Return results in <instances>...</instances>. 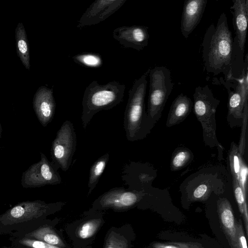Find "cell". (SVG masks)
<instances>
[{
  "mask_svg": "<svg viewBox=\"0 0 248 248\" xmlns=\"http://www.w3.org/2000/svg\"><path fill=\"white\" fill-rule=\"evenodd\" d=\"M202 46V58L207 72L213 76L222 73L225 80L232 75L236 49L224 12L220 15L216 26L212 23L207 28Z\"/></svg>",
  "mask_w": 248,
  "mask_h": 248,
  "instance_id": "1",
  "label": "cell"
},
{
  "mask_svg": "<svg viewBox=\"0 0 248 248\" xmlns=\"http://www.w3.org/2000/svg\"><path fill=\"white\" fill-rule=\"evenodd\" d=\"M37 200L20 202L0 215V234L25 232L46 221L47 216L63 204Z\"/></svg>",
  "mask_w": 248,
  "mask_h": 248,
  "instance_id": "2",
  "label": "cell"
},
{
  "mask_svg": "<svg viewBox=\"0 0 248 248\" xmlns=\"http://www.w3.org/2000/svg\"><path fill=\"white\" fill-rule=\"evenodd\" d=\"M149 68L135 80L128 92V99L124 113V126L127 140L135 141L143 139L150 133L147 120L145 98Z\"/></svg>",
  "mask_w": 248,
  "mask_h": 248,
  "instance_id": "3",
  "label": "cell"
},
{
  "mask_svg": "<svg viewBox=\"0 0 248 248\" xmlns=\"http://www.w3.org/2000/svg\"><path fill=\"white\" fill-rule=\"evenodd\" d=\"M125 88L124 84L116 81L101 85L94 80L89 84L82 102L81 121L84 130L96 113L110 109L123 101Z\"/></svg>",
  "mask_w": 248,
  "mask_h": 248,
  "instance_id": "4",
  "label": "cell"
},
{
  "mask_svg": "<svg viewBox=\"0 0 248 248\" xmlns=\"http://www.w3.org/2000/svg\"><path fill=\"white\" fill-rule=\"evenodd\" d=\"M194 112L200 122L203 141L210 148L217 147L222 155L223 147L216 136V112L220 100L215 98L208 85L197 87L193 94Z\"/></svg>",
  "mask_w": 248,
  "mask_h": 248,
  "instance_id": "5",
  "label": "cell"
},
{
  "mask_svg": "<svg viewBox=\"0 0 248 248\" xmlns=\"http://www.w3.org/2000/svg\"><path fill=\"white\" fill-rule=\"evenodd\" d=\"M146 110L147 120L151 131L158 122L174 86L170 71L163 66L151 68Z\"/></svg>",
  "mask_w": 248,
  "mask_h": 248,
  "instance_id": "6",
  "label": "cell"
},
{
  "mask_svg": "<svg viewBox=\"0 0 248 248\" xmlns=\"http://www.w3.org/2000/svg\"><path fill=\"white\" fill-rule=\"evenodd\" d=\"M77 136L73 123L66 120L58 131L52 143V163L58 169L67 171L72 162L76 150Z\"/></svg>",
  "mask_w": 248,
  "mask_h": 248,
  "instance_id": "7",
  "label": "cell"
},
{
  "mask_svg": "<svg viewBox=\"0 0 248 248\" xmlns=\"http://www.w3.org/2000/svg\"><path fill=\"white\" fill-rule=\"evenodd\" d=\"M58 169L41 153L40 160L31 166L23 173L21 184L24 187H38L62 183Z\"/></svg>",
  "mask_w": 248,
  "mask_h": 248,
  "instance_id": "8",
  "label": "cell"
},
{
  "mask_svg": "<svg viewBox=\"0 0 248 248\" xmlns=\"http://www.w3.org/2000/svg\"><path fill=\"white\" fill-rule=\"evenodd\" d=\"M127 0H97L93 1L80 18L77 28L82 29L98 24L119 9Z\"/></svg>",
  "mask_w": 248,
  "mask_h": 248,
  "instance_id": "9",
  "label": "cell"
},
{
  "mask_svg": "<svg viewBox=\"0 0 248 248\" xmlns=\"http://www.w3.org/2000/svg\"><path fill=\"white\" fill-rule=\"evenodd\" d=\"M142 196L140 192L127 190L123 187L113 188L100 196L93 206L100 208L126 209L138 202Z\"/></svg>",
  "mask_w": 248,
  "mask_h": 248,
  "instance_id": "10",
  "label": "cell"
},
{
  "mask_svg": "<svg viewBox=\"0 0 248 248\" xmlns=\"http://www.w3.org/2000/svg\"><path fill=\"white\" fill-rule=\"evenodd\" d=\"M112 36L123 47L138 51L148 45L150 36L148 27L140 25L118 27L113 30Z\"/></svg>",
  "mask_w": 248,
  "mask_h": 248,
  "instance_id": "11",
  "label": "cell"
},
{
  "mask_svg": "<svg viewBox=\"0 0 248 248\" xmlns=\"http://www.w3.org/2000/svg\"><path fill=\"white\" fill-rule=\"evenodd\" d=\"M231 7L235 36L233 39L235 49L243 56L246 41L248 22V0H233Z\"/></svg>",
  "mask_w": 248,
  "mask_h": 248,
  "instance_id": "12",
  "label": "cell"
},
{
  "mask_svg": "<svg viewBox=\"0 0 248 248\" xmlns=\"http://www.w3.org/2000/svg\"><path fill=\"white\" fill-rule=\"evenodd\" d=\"M207 0H185L181 20V31L187 39L200 23L207 4Z\"/></svg>",
  "mask_w": 248,
  "mask_h": 248,
  "instance_id": "13",
  "label": "cell"
},
{
  "mask_svg": "<svg viewBox=\"0 0 248 248\" xmlns=\"http://www.w3.org/2000/svg\"><path fill=\"white\" fill-rule=\"evenodd\" d=\"M33 105L40 123L46 126L53 119L55 111L53 89L40 87L34 95Z\"/></svg>",
  "mask_w": 248,
  "mask_h": 248,
  "instance_id": "14",
  "label": "cell"
},
{
  "mask_svg": "<svg viewBox=\"0 0 248 248\" xmlns=\"http://www.w3.org/2000/svg\"><path fill=\"white\" fill-rule=\"evenodd\" d=\"M220 82L226 89L228 93V113L227 121L231 128L241 127L243 122V110L242 98L239 93L231 87L226 80L220 78Z\"/></svg>",
  "mask_w": 248,
  "mask_h": 248,
  "instance_id": "15",
  "label": "cell"
},
{
  "mask_svg": "<svg viewBox=\"0 0 248 248\" xmlns=\"http://www.w3.org/2000/svg\"><path fill=\"white\" fill-rule=\"evenodd\" d=\"M218 212L220 224L232 248H239L237 239L236 222L230 202L226 199L218 202Z\"/></svg>",
  "mask_w": 248,
  "mask_h": 248,
  "instance_id": "16",
  "label": "cell"
},
{
  "mask_svg": "<svg viewBox=\"0 0 248 248\" xmlns=\"http://www.w3.org/2000/svg\"><path fill=\"white\" fill-rule=\"evenodd\" d=\"M193 105L191 99L181 93L171 104L166 125L170 127L183 122L191 111Z\"/></svg>",
  "mask_w": 248,
  "mask_h": 248,
  "instance_id": "17",
  "label": "cell"
},
{
  "mask_svg": "<svg viewBox=\"0 0 248 248\" xmlns=\"http://www.w3.org/2000/svg\"><path fill=\"white\" fill-rule=\"evenodd\" d=\"M10 235L23 236L40 240L62 248L66 247L61 238L47 220L30 231Z\"/></svg>",
  "mask_w": 248,
  "mask_h": 248,
  "instance_id": "18",
  "label": "cell"
},
{
  "mask_svg": "<svg viewBox=\"0 0 248 248\" xmlns=\"http://www.w3.org/2000/svg\"><path fill=\"white\" fill-rule=\"evenodd\" d=\"M248 53L245 57L244 66L241 74L239 78L234 77L233 75L226 80L230 86L237 90L240 94L242 104L244 107L248 101Z\"/></svg>",
  "mask_w": 248,
  "mask_h": 248,
  "instance_id": "19",
  "label": "cell"
},
{
  "mask_svg": "<svg viewBox=\"0 0 248 248\" xmlns=\"http://www.w3.org/2000/svg\"><path fill=\"white\" fill-rule=\"evenodd\" d=\"M16 39L17 55L24 66L29 70V46L25 28L22 23H19L16 29Z\"/></svg>",
  "mask_w": 248,
  "mask_h": 248,
  "instance_id": "20",
  "label": "cell"
},
{
  "mask_svg": "<svg viewBox=\"0 0 248 248\" xmlns=\"http://www.w3.org/2000/svg\"><path fill=\"white\" fill-rule=\"evenodd\" d=\"M109 153H107L99 157L92 165L90 169L88 186L89 195L95 187L99 180L103 174L109 160Z\"/></svg>",
  "mask_w": 248,
  "mask_h": 248,
  "instance_id": "21",
  "label": "cell"
},
{
  "mask_svg": "<svg viewBox=\"0 0 248 248\" xmlns=\"http://www.w3.org/2000/svg\"><path fill=\"white\" fill-rule=\"evenodd\" d=\"M11 247L16 248H62L46 242L23 236L10 235Z\"/></svg>",
  "mask_w": 248,
  "mask_h": 248,
  "instance_id": "22",
  "label": "cell"
},
{
  "mask_svg": "<svg viewBox=\"0 0 248 248\" xmlns=\"http://www.w3.org/2000/svg\"><path fill=\"white\" fill-rule=\"evenodd\" d=\"M193 154L188 149L181 148L177 149L172 156L170 169L175 171L188 165L193 159Z\"/></svg>",
  "mask_w": 248,
  "mask_h": 248,
  "instance_id": "23",
  "label": "cell"
},
{
  "mask_svg": "<svg viewBox=\"0 0 248 248\" xmlns=\"http://www.w3.org/2000/svg\"><path fill=\"white\" fill-rule=\"evenodd\" d=\"M77 63L89 68H98L102 66L103 60L99 54L86 52L78 54L72 57Z\"/></svg>",
  "mask_w": 248,
  "mask_h": 248,
  "instance_id": "24",
  "label": "cell"
},
{
  "mask_svg": "<svg viewBox=\"0 0 248 248\" xmlns=\"http://www.w3.org/2000/svg\"><path fill=\"white\" fill-rule=\"evenodd\" d=\"M243 159L239 153L238 145L232 142L229 152V165L232 178L237 181Z\"/></svg>",
  "mask_w": 248,
  "mask_h": 248,
  "instance_id": "25",
  "label": "cell"
},
{
  "mask_svg": "<svg viewBox=\"0 0 248 248\" xmlns=\"http://www.w3.org/2000/svg\"><path fill=\"white\" fill-rule=\"evenodd\" d=\"M232 185L235 200L241 215L243 217L245 223L246 233L248 235V215L246 199L244 197L242 189L237 180L234 178H232Z\"/></svg>",
  "mask_w": 248,
  "mask_h": 248,
  "instance_id": "26",
  "label": "cell"
},
{
  "mask_svg": "<svg viewBox=\"0 0 248 248\" xmlns=\"http://www.w3.org/2000/svg\"><path fill=\"white\" fill-rule=\"evenodd\" d=\"M100 224L99 219L90 220L83 223L78 230V236L83 239H88L93 236Z\"/></svg>",
  "mask_w": 248,
  "mask_h": 248,
  "instance_id": "27",
  "label": "cell"
},
{
  "mask_svg": "<svg viewBox=\"0 0 248 248\" xmlns=\"http://www.w3.org/2000/svg\"><path fill=\"white\" fill-rule=\"evenodd\" d=\"M248 103H246L243 110V122L240 137L238 149L241 155L243 157L245 154L246 147V135L248 129Z\"/></svg>",
  "mask_w": 248,
  "mask_h": 248,
  "instance_id": "28",
  "label": "cell"
},
{
  "mask_svg": "<svg viewBox=\"0 0 248 248\" xmlns=\"http://www.w3.org/2000/svg\"><path fill=\"white\" fill-rule=\"evenodd\" d=\"M104 248H129V244L125 238L111 232L106 240Z\"/></svg>",
  "mask_w": 248,
  "mask_h": 248,
  "instance_id": "29",
  "label": "cell"
},
{
  "mask_svg": "<svg viewBox=\"0 0 248 248\" xmlns=\"http://www.w3.org/2000/svg\"><path fill=\"white\" fill-rule=\"evenodd\" d=\"M152 246L153 248H204L201 244L192 242H155Z\"/></svg>",
  "mask_w": 248,
  "mask_h": 248,
  "instance_id": "30",
  "label": "cell"
},
{
  "mask_svg": "<svg viewBox=\"0 0 248 248\" xmlns=\"http://www.w3.org/2000/svg\"><path fill=\"white\" fill-rule=\"evenodd\" d=\"M248 174V168L245 160L243 159L241 167L238 182L242 189L245 199H246L247 193Z\"/></svg>",
  "mask_w": 248,
  "mask_h": 248,
  "instance_id": "31",
  "label": "cell"
},
{
  "mask_svg": "<svg viewBox=\"0 0 248 248\" xmlns=\"http://www.w3.org/2000/svg\"><path fill=\"white\" fill-rule=\"evenodd\" d=\"M236 235L239 248H247L246 237L241 219L236 222Z\"/></svg>",
  "mask_w": 248,
  "mask_h": 248,
  "instance_id": "32",
  "label": "cell"
},
{
  "mask_svg": "<svg viewBox=\"0 0 248 248\" xmlns=\"http://www.w3.org/2000/svg\"><path fill=\"white\" fill-rule=\"evenodd\" d=\"M207 191V186L205 185H201L194 191V197L196 199H200L204 196Z\"/></svg>",
  "mask_w": 248,
  "mask_h": 248,
  "instance_id": "33",
  "label": "cell"
},
{
  "mask_svg": "<svg viewBox=\"0 0 248 248\" xmlns=\"http://www.w3.org/2000/svg\"><path fill=\"white\" fill-rule=\"evenodd\" d=\"M1 248H15V247H6V246H4V247H2Z\"/></svg>",
  "mask_w": 248,
  "mask_h": 248,
  "instance_id": "34",
  "label": "cell"
},
{
  "mask_svg": "<svg viewBox=\"0 0 248 248\" xmlns=\"http://www.w3.org/2000/svg\"></svg>",
  "mask_w": 248,
  "mask_h": 248,
  "instance_id": "35",
  "label": "cell"
}]
</instances>
